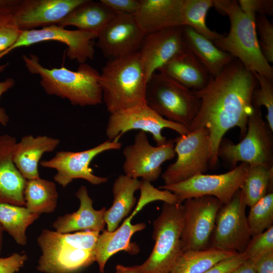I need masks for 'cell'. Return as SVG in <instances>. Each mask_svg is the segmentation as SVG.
I'll return each mask as SVG.
<instances>
[{"instance_id":"obj_1","label":"cell","mask_w":273,"mask_h":273,"mask_svg":"<svg viewBox=\"0 0 273 273\" xmlns=\"http://www.w3.org/2000/svg\"><path fill=\"white\" fill-rule=\"evenodd\" d=\"M257 84L255 74L235 59L218 75L210 76L205 87L194 90L200 105L189 130L201 127L208 130L211 167L217 164V150L229 130L239 127L241 136L245 135Z\"/></svg>"},{"instance_id":"obj_2","label":"cell","mask_w":273,"mask_h":273,"mask_svg":"<svg viewBox=\"0 0 273 273\" xmlns=\"http://www.w3.org/2000/svg\"><path fill=\"white\" fill-rule=\"evenodd\" d=\"M213 7L227 15L230 23L227 35H222L214 44L254 74L273 80V68L264 57L258 42L256 15L244 12L236 0H213Z\"/></svg>"},{"instance_id":"obj_3","label":"cell","mask_w":273,"mask_h":273,"mask_svg":"<svg viewBox=\"0 0 273 273\" xmlns=\"http://www.w3.org/2000/svg\"><path fill=\"white\" fill-rule=\"evenodd\" d=\"M22 59L30 73L40 76V84L47 94L66 99L71 104L81 107L102 103L100 73L91 66L80 64L76 71L63 66L48 69L41 65L35 55H23Z\"/></svg>"},{"instance_id":"obj_4","label":"cell","mask_w":273,"mask_h":273,"mask_svg":"<svg viewBox=\"0 0 273 273\" xmlns=\"http://www.w3.org/2000/svg\"><path fill=\"white\" fill-rule=\"evenodd\" d=\"M99 82L110 114L145 103L148 80L138 52L111 59L103 68Z\"/></svg>"},{"instance_id":"obj_5","label":"cell","mask_w":273,"mask_h":273,"mask_svg":"<svg viewBox=\"0 0 273 273\" xmlns=\"http://www.w3.org/2000/svg\"><path fill=\"white\" fill-rule=\"evenodd\" d=\"M184 221L182 203L164 202L160 214L153 222V250L144 262L132 266L138 273L170 272L182 251L180 237Z\"/></svg>"},{"instance_id":"obj_6","label":"cell","mask_w":273,"mask_h":273,"mask_svg":"<svg viewBox=\"0 0 273 273\" xmlns=\"http://www.w3.org/2000/svg\"><path fill=\"white\" fill-rule=\"evenodd\" d=\"M145 103L164 118L189 128L197 114L200 100L194 90L156 72L147 82Z\"/></svg>"},{"instance_id":"obj_7","label":"cell","mask_w":273,"mask_h":273,"mask_svg":"<svg viewBox=\"0 0 273 273\" xmlns=\"http://www.w3.org/2000/svg\"><path fill=\"white\" fill-rule=\"evenodd\" d=\"M272 132L263 119L261 108L253 107L242 140L234 144L230 140L222 139L217 150V157L225 160L233 168L239 162L250 165L272 167Z\"/></svg>"},{"instance_id":"obj_8","label":"cell","mask_w":273,"mask_h":273,"mask_svg":"<svg viewBox=\"0 0 273 273\" xmlns=\"http://www.w3.org/2000/svg\"><path fill=\"white\" fill-rule=\"evenodd\" d=\"M140 190V197L132 213L115 230L109 232L104 230L98 237L94 251L95 261L101 273H104L108 259L118 252L124 251L130 254L138 253V247L130 243V239L135 233L145 229L146 225L144 222L132 224L131 220L147 204L165 199L164 192L156 188L151 183L143 181Z\"/></svg>"},{"instance_id":"obj_9","label":"cell","mask_w":273,"mask_h":273,"mask_svg":"<svg viewBox=\"0 0 273 273\" xmlns=\"http://www.w3.org/2000/svg\"><path fill=\"white\" fill-rule=\"evenodd\" d=\"M174 141L176 159L161 175L166 185L204 174L209 166L210 137L207 128L195 129L187 134L179 135Z\"/></svg>"},{"instance_id":"obj_10","label":"cell","mask_w":273,"mask_h":273,"mask_svg":"<svg viewBox=\"0 0 273 273\" xmlns=\"http://www.w3.org/2000/svg\"><path fill=\"white\" fill-rule=\"evenodd\" d=\"M249 167V164L241 163L224 173L201 174L178 183L163 185L159 189L172 193L179 203L188 199L209 196L216 198L223 204L230 202L241 189Z\"/></svg>"},{"instance_id":"obj_11","label":"cell","mask_w":273,"mask_h":273,"mask_svg":"<svg viewBox=\"0 0 273 273\" xmlns=\"http://www.w3.org/2000/svg\"><path fill=\"white\" fill-rule=\"evenodd\" d=\"M164 128L171 129L179 135L187 134L189 128L164 118L150 108L146 103L110 114L106 134L109 140H119L131 130L150 133L157 146L165 144L166 138L162 134Z\"/></svg>"},{"instance_id":"obj_12","label":"cell","mask_w":273,"mask_h":273,"mask_svg":"<svg viewBox=\"0 0 273 273\" xmlns=\"http://www.w3.org/2000/svg\"><path fill=\"white\" fill-rule=\"evenodd\" d=\"M123 154L124 174L135 179L141 177L143 181L151 183L161 175L162 164L175 156L174 141L170 139L163 145L153 146L147 133L140 131L133 143L124 148Z\"/></svg>"},{"instance_id":"obj_13","label":"cell","mask_w":273,"mask_h":273,"mask_svg":"<svg viewBox=\"0 0 273 273\" xmlns=\"http://www.w3.org/2000/svg\"><path fill=\"white\" fill-rule=\"evenodd\" d=\"M118 140H107L81 151H59L52 158L41 161L40 165L43 167L55 169L57 173L54 179L63 187H67L77 178L84 179L93 185H100L106 183L108 178L94 174L89 165L100 154L121 149L122 144Z\"/></svg>"},{"instance_id":"obj_14","label":"cell","mask_w":273,"mask_h":273,"mask_svg":"<svg viewBox=\"0 0 273 273\" xmlns=\"http://www.w3.org/2000/svg\"><path fill=\"white\" fill-rule=\"evenodd\" d=\"M246 205L239 190L230 202L219 208L210 247L243 253L251 235L246 214Z\"/></svg>"},{"instance_id":"obj_15","label":"cell","mask_w":273,"mask_h":273,"mask_svg":"<svg viewBox=\"0 0 273 273\" xmlns=\"http://www.w3.org/2000/svg\"><path fill=\"white\" fill-rule=\"evenodd\" d=\"M183 203L181 251L209 248L217 212L222 204L209 196L188 199Z\"/></svg>"},{"instance_id":"obj_16","label":"cell","mask_w":273,"mask_h":273,"mask_svg":"<svg viewBox=\"0 0 273 273\" xmlns=\"http://www.w3.org/2000/svg\"><path fill=\"white\" fill-rule=\"evenodd\" d=\"M86 0H0L22 31L58 24Z\"/></svg>"},{"instance_id":"obj_17","label":"cell","mask_w":273,"mask_h":273,"mask_svg":"<svg viewBox=\"0 0 273 273\" xmlns=\"http://www.w3.org/2000/svg\"><path fill=\"white\" fill-rule=\"evenodd\" d=\"M97 38L94 33L80 30H70L58 25H53L38 29L22 31L14 44L0 53V60L13 50L42 41H58L67 47L66 56L70 60H75L80 64L94 58L95 49L92 40ZM7 66L0 65V72Z\"/></svg>"},{"instance_id":"obj_18","label":"cell","mask_w":273,"mask_h":273,"mask_svg":"<svg viewBox=\"0 0 273 273\" xmlns=\"http://www.w3.org/2000/svg\"><path fill=\"white\" fill-rule=\"evenodd\" d=\"M146 34L133 15L116 13L98 34V46L112 59L138 52Z\"/></svg>"},{"instance_id":"obj_19","label":"cell","mask_w":273,"mask_h":273,"mask_svg":"<svg viewBox=\"0 0 273 273\" xmlns=\"http://www.w3.org/2000/svg\"><path fill=\"white\" fill-rule=\"evenodd\" d=\"M185 49L182 26L146 34L138 52L148 81L153 73Z\"/></svg>"},{"instance_id":"obj_20","label":"cell","mask_w":273,"mask_h":273,"mask_svg":"<svg viewBox=\"0 0 273 273\" xmlns=\"http://www.w3.org/2000/svg\"><path fill=\"white\" fill-rule=\"evenodd\" d=\"M183 3L184 0H140L133 16L146 34L183 26Z\"/></svg>"},{"instance_id":"obj_21","label":"cell","mask_w":273,"mask_h":273,"mask_svg":"<svg viewBox=\"0 0 273 273\" xmlns=\"http://www.w3.org/2000/svg\"><path fill=\"white\" fill-rule=\"evenodd\" d=\"M17 143L10 134L0 135V203L25 206L26 180L16 167L13 151Z\"/></svg>"},{"instance_id":"obj_22","label":"cell","mask_w":273,"mask_h":273,"mask_svg":"<svg viewBox=\"0 0 273 273\" xmlns=\"http://www.w3.org/2000/svg\"><path fill=\"white\" fill-rule=\"evenodd\" d=\"M75 196L80 202L79 208L74 212L58 217L53 223L55 231L60 233L103 231L106 225L104 219L106 207L99 210L94 208L93 201L85 186L79 187Z\"/></svg>"},{"instance_id":"obj_23","label":"cell","mask_w":273,"mask_h":273,"mask_svg":"<svg viewBox=\"0 0 273 273\" xmlns=\"http://www.w3.org/2000/svg\"><path fill=\"white\" fill-rule=\"evenodd\" d=\"M60 142L59 139L47 135L23 136L13 151V162L26 180L39 178L38 164L42 155L54 151Z\"/></svg>"},{"instance_id":"obj_24","label":"cell","mask_w":273,"mask_h":273,"mask_svg":"<svg viewBox=\"0 0 273 273\" xmlns=\"http://www.w3.org/2000/svg\"><path fill=\"white\" fill-rule=\"evenodd\" d=\"M41 251L36 268L42 273H76L95 262L94 250L64 246Z\"/></svg>"},{"instance_id":"obj_25","label":"cell","mask_w":273,"mask_h":273,"mask_svg":"<svg viewBox=\"0 0 273 273\" xmlns=\"http://www.w3.org/2000/svg\"><path fill=\"white\" fill-rule=\"evenodd\" d=\"M185 48L192 53L210 76L215 77L235 58L189 26H182Z\"/></svg>"},{"instance_id":"obj_26","label":"cell","mask_w":273,"mask_h":273,"mask_svg":"<svg viewBox=\"0 0 273 273\" xmlns=\"http://www.w3.org/2000/svg\"><path fill=\"white\" fill-rule=\"evenodd\" d=\"M158 72L193 90L205 87L210 77L201 63L186 48L161 67Z\"/></svg>"},{"instance_id":"obj_27","label":"cell","mask_w":273,"mask_h":273,"mask_svg":"<svg viewBox=\"0 0 273 273\" xmlns=\"http://www.w3.org/2000/svg\"><path fill=\"white\" fill-rule=\"evenodd\" d=\"M142 180L131 178L125 174L119 175L112 186L113 201L111 206L106 209L104 219L107 230H115L122 220L128 215L136 203L135 192L140 190Z\"/></svg>"},{"instance_id":"obj_28","label":"cell","mask_w":273,"mask_h":273,"mask_svg":"<svg viewBox=\"0 0 273 273\" xmlns=\"http://www.w3.org/2000/svg\"><path fill=\"white\" fill-rule=\"evenodd\" d=\"M116 13L99 2L86 0L61 20L57 25L65 28L74 26L84 31L97 35Z\"/></svg>"},{"instance_id":"obj_29","label":"cell","mask_w":273,"mask_h":273,"mask_svg":"<svg viewBox=\"0 0 273 273\" xmlns=\"http://www.w3.org/2000/svg\"><path fill=\"white\" fill-rule=\"evenodd\" d=\"M237 253L213 247L182 251L169 273H203L220 261Z\"/></svg>"},{"instance_id":"obj_30","label":"cell","mask_w":273,"mask_h":273,"mask_svg":"<svg viewBox=\"0 0 273 273\" xmlns=\"http://www.w3.org/2000/svg\"><path fill=\"white\" fill-rule=\"evenodd\" d=\"M24 196L25 206L32 213H50L57 206L58 193L55 183L51 180L40 177L26 180Z\"/></svg>"},{"instance_id":"obj_31","label":"cell","mask_w":273,"mask_h":273,"mask_svg":"<svg viewBox=\"0 0 273 273\" xmlns=\"http://www.w3.org/2000/svg\"><path fill=\"white\" fill-rule=\"evenodd\" d=\"M39 217L25 206L0 203V224L20 245L27 244L26 230Z\"/></svg>"},{"instance_id":"obj_32","label":"cell","mask_w":273,"mask_h":273,"mask_svg":"<svg viewBox=\"0 0 273 273\" xmlns=\"http://www.w3.org/2000/svg\"><path fill=\"white\" fill-rule=\"evenodd\" d=\"M100 234L99 232L89 231L60 233L44 229L37 237V242L41 250L64 246L93 250Z\"/></svg>"},{"instance_id":"obj_33","label":"cell","mask_w":273,"mask_h":273,"mask_svg":"<svg viewBox=\"0 0 273 273\" xmlns=\"http://www.w3.org/2000/svg\"><path fill=\"white\" fill-rule=\"evenodd\" d=\"M273 167L250 165L241 191L247 206L251 207L267 194L272 192Z\"/></svg>"},{"instance_id":"obj_34","label":"cell","mask_w":273,"mask_h":273,"mask_svg":"<svg viewBox=\"0 0 273 273\" xmlns=\"http://www.w3.org/2000/svg\"><path fill=\"white\" fill-rule=\"evenodd\" d=\"M213 7V0H184V26H189L213 42L222 34L211 30L206 24L209 10Z\"/></svg>"},{"instance_id":"obj_35","label":"cell","mask_w":273,"mask_h":273,"mask_svg":"<svg viewBox=\"0 0 273 273\" xmlns=\"http://www.w3.org/2000/svg\"><path fill=\"white\" fill-rule=\"evenodd\" d=\"M248 225L251 237L273 226V193H270L250 207Z\"/></svg>"},{"instance_id":"obj_36","label":"cell","mask_w":273,"mask_h":273,"mask_svg":"<svg viewBox=\"0 0 273 273\" xmlns=\"http://www.w3.org/2000/svg\"><path fill=\"white\" fill-rule=\"evenodd\" d=\"M257 85L254 89L252 98L253 107L266 110V119L270 129L273 131V80L264 76L254 74Z\"/></svg>"},{"instance_id":"obj_37","label":"cell","mask_w":273,"mask_h":273,"mask_svg":"<svg viewBox=\"0 0 273 273\" xmlns=\"http://www.w3.org/2000/svg\"><path fill=\"white\" fill-rule=\"evenodd\" d=\"M273 251V226L253 236L243 253L246 259L256 262L262 256Z\"/></svg>"},{"instance_id":"obj_38","label":"cell","mask_w":273,"mask_h":273,"mask_svg":"<svg viewBox=\"0 0 273 273\" xmlns=\"http://www.w3.org/2000/svg\"><path fill=\"white\" fill-rule=\"evenodd\" d=\"M22 32L11 13L0 8V53L12 47Z\"/></svg>"},{"instance_id":"obj_39","label":"cell","mask_w":273,"mask_h":273,"mask_svg":"<svg viewBox=\"0 0 273 273\" xmlns=\"http://www.w3.org/2000/svg\"><path fill=\"white\" fill-rule=\"evenodd\" d=\"M256 27L259 46L269 63L273 62V25L266 16L256 15Z\"/></svg>"},{"instance_id":"obj_40","label":"cell","mask_w":273,"mask_h":273,"mask_svg":"<svg viewBox=\"0 0 273 273\" xmlns=\"http://www.w3.org/2000/svg\"><path fill=\"white\" fill-rule=\"evenodd\" d=\"M240 8L245 12L256 15H272V0H239Z\"/></svg>"},{"instance_id":"obj_41","label":"cell","mask_w":273,"mask_h":273,"mask_svg":"<svg viewBox=\"0 0 273 273\" xmlns=\"http://www.w3.org/2000/svg\"><path fill=\"white\" fill-rule=\"evenodd\" d=\"M28 259L25 253H14L0 258V273H17L22 268Z\"/></svg>"},{"instance_id":"obj_42","label":"cell","mask_w":273,"mask_h":273,"mask_svg":"<svg viewBox=\"0 0 273 273\" xmlns=\"http://www.w3.org/2000/svg\"><path fill=\"white\" fill-rule=\"evenodd\" d=\"M116 13L134 15L138 10L140 0H100Z\"/></svg>"},{"instance_id":"obj_43","label":"cell","mask_w":273,"mask_h":273,"mask_svg":"<svg viewBox=\"0 0 273 273\" xmlns=\"http://www.w3.org/2000/svg\"><path fill=\"white\" fill-rule=\"evenodd\" d=\"M246 260L243 253H237L220 261L203 273H230Z\"/></svg>"},{"instance_id":"obj_44","label":"cell","mask_w":273,"mask_h":273,"mask_svg":"<svg viewBox=\"0 0 273 273\" xmlns=\"http://www.w3.org/2000/svg\"><path fill=\"white\" fill-rule=\"evenodd\" d=\"M15 80L12 78H8L4 81L0 82V99L2 96L14 86ZM9 122V117L6 110L0 106V124L6 126Z\"/></svg>"},{"instance_id":"obj_45","label":"cell","mask_w":273,"mask_h":273,"mask_svg":"<svg viewBox=\"0 0 273 273\" xmlns=\"http://www.w3.org/2000/svg\"><path fill=\"white\" fill-rule=\"evenodd\" d=\"M256 273H273V251L264 254L256 262Z\"/></svg>"},{"instance_id":"obj_46","label":"cell","mask_w":273,"mask_h":273,"mask_svg":"<svg viewBox=\"0 0 273 273\" xmlns=\"http://www.w3.org/2000/svg\"><path fill=\"white\" fill-rule=\"evenodd\" d=\"M256 263L246 259L230 273H256Z\"/></svg>"},{"instance_id":"obj_47","label":"cell","mask_w":273,"mask_h":273,"mask_svg":"<svg viewBox=\"0 0 273 273\" xmlns=\"http://www.w3.org/2000/svg\"><path fill=\"white\" fill-rule=\"evenodd\" d=\"M115 269V273H138L132 266H126L121 264H118L116 266Z\"/></svg>"},{"instance_id":"obj_48","label":"cell","mask_w":273,"mask_h":273,"mask_svg":"<svg viewBox=\"0 0 273 273\" xmlns=\"http://www.w3.org/2000/svg\"><path fill=\"white\" fill-rule=\"evenodd\" d=\"M4 232V230L0 224V254L2 252L3 248Z\"/></svg>"}]
</instances>
